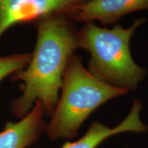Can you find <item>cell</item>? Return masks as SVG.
Segmentation results:
<instances>
[{
    "label": "cell",
    "instance_id": "7a4b0ae2",
    "mask_svg": "<svg viewBox=\"0 0 148 148\" xmlns=\"http://www.w3.org/2000/svg\"><path fill=\"white\" fill-rule=\"evenodd\" d=\"M145 18L135 20L129 28L114 25L111 29L93 22L84 23L79 30V47L88 51V71L110 86L134 90L143 81L147 70L133 60L130 48L135 30Z\"/></svg>",
    "mask_w": 148,
    "mask_h": 148
},
{
    "label": "cell",
    "instance_id": "8992f818",
    "mask_svg": "<svg viewBox=\"0 0 148 148\" xmlns=\"http://www.w3.org/2000/svg\"><path fill=\"white\" fill-rule=\"evenodd\" d=\"M45 112L40 101L17 122H7L0 132V148H26L36 143L46 131Z\"/></svg>",
    "mask_w": 148,
    "mask_h": 148
},
{
    "label": "cell",
    "instance_id": "52a82bcc",
    "mask_svg": "<svg viewBox=\"0 0 148 148\" xmlns=\"http://www.w3.org/2000/svg\"><path fill=\"white\" fill-rule=\"evenodd\" d=\"M143 104L134 99L128 115L119 125L110 127L99 121L93 122L82 138L74 142H66L60 148H97L103 140L111 136L125 132H146L147 126L141 121L140 111Z\"/></svg>",
    "mask_w": 148,
    "mask_h": 148
},
{
    "label": "cell",
    "instance_id": "6da1fadb",
    "mask_svg": "<svg viewBox=\"0 0 148 148\" xmlns=\"http://www.w3.org/2000/svg\"><path fill=\"white\" fill-rule=\"evenodd\" d=\"M37 38L27 66L12 75V82L21 81L22 94L11 102L14 116L21 119L36 101L45 114L51 116L58 103L64 72L79 47V30L66 16L42 18L34 24Z\"/></svg>",
    "mask_w": 148,
    "mask_h": 148
},
{
    "label": "cell",
    "instance_id": "ba28073f",
    "mask_svg": "<svg viewBox=\"0 0 148 148\" xmlns=\"http://www.w3.org/2000/svg\"><path fill=\"white\" fill-rule=\"evenodd\" d=\"M32 53H15L0 56V82L5 77L22 71L29 64Z\"/></svg>",
    "mask_w": 148,
    "mask_h": 148
},
{
    "label": "cell",
    "instance_id": "3957f363",
    "mask_svg": "<svg viewBox=\"0 0 148 148\" xmlns=\"http://www.w3.org/2000/svg\"><path fill=\"white\" fill-rule=\"evenodd\" d=\"M60 92L46 127L51 140L76 136L82 123L96 109L129 91L97 79L83 65L82 57L75 53L66 66Z\"/></svg>",
    "mask_w": 148,
    "mask_h": 148
},
{
    "label": "cell",
    "instance_id": "5b68a950",
    "mask_svg": "<svg viewBox=\"0 0 148 148\" xmlns=\"http://www.w3.org/2000/svg\"><path fill=\"white\" fill-rule=\"evenodd\" d=\"M142 10H148V0H89L77 6L69 19L74 23L98 21L103 26L112 25L123 16Z\"/></svg>",
    "mask_w": 148,
    "mask_h": 148
},
{
    "label": "cell",
    "instance_id": "277c9868",
    "mask_svg": "<svg viewBox=\"0 0 148 148\" xmlns=\"http://www.w3.org/2000/svg\"><path fill=\"white\" fill-rule=\"evenodd\" d=\"M89 0H0V40L9 29L20 23L34 24L51 16L68 18Z\"/></svg>",
    "mask_w": 148,
    "mask_h": 148
}]
</instances>
